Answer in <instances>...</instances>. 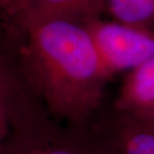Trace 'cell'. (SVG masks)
<instances>
[{
  "label": "cell",
  "instance_id": "cell-1",
  "mask_svg": "<svg viewBox=\"0 0 154 154\" xmlns=\"http://www.w3.org/2000/svg\"><path fill=\"white\" fill-rule=\"evenodd\" d=\"M26 75L57 112L81 121L97 108L110 76L85 27L64 20L36 25L21 35Z\"/></svg>",
  "mask_w": 154,
  "mask_h": 154
},
{
  "label": "cell",
  "instance_id": "cell-2",
  "mask_svg": "<svg viewBox=\"0 0 154 154\" xmlns=\"http://www.w3.org/2000/svg\"><path fill=\"white\" fill-rule=\"evenodd\" d=\"M83 26L110 77L130 71L154 57V30L101 18Z\"/></svg>",
  "mask_w": 154,
  "mask_h": 154
},
{
  "label": "cell",
  "instance_id": "cell-3",
  "mask_svg": "<svg viewBox=\"0 0 154 154\" xmlns=\"http://www.w3.org/2000/svg\"><path fill=\"white\" fill-rule=\"evenodd\" d=\"M104 0H10L1 16L18 35L41 23L64 20L80 25L101 18Z\"/></svg>",
  "mask_w": 154,
  "mask_h": 154
},
{
  "label": "cell",
  "instance_id": "cell-4",
  "mask_svg": "<svg viewBox=\"0 0 154 154\" xmlns=\"http://www.w3.org/2000/svg\"><path fill=\"white\" fill-rule=\"evenodd\" d=\"M114 108L154 121V57L127 72Z\"/></svg>",
  "mask_w": 154,
  "mask_h": 154
},
{
  "label": "cell",
  "instance_id": "cell-5",
  "mask_svg": "<svg viewBox=\"0 0 154 154\" xmlns=\"http://www.w3.org/2000/svg\"><path fill=\"white\" fill-rule=\"evenodd\" d=\"M115 112V154H154V121Z\"/></svg>",
  "mask_w": 154,
  "mask_h": 154
},
{
  "label": "cell",
  "instance_id": "cell-6",
  "mask_svg": "<svg viewBox=\"0 0 154 154\" xmlns=\"http://www.w3.org/2000/svg\"><path fill=\"white\" fill-rule=\"evenodd\" d=\"M104 7L114 21L154 30V0H104Z\"/></svg>",
  "mask_w": 154,
  "mask_h": 154
},
{
  "label": "cell",
  "instance_id": "cell-7",
  "mask_svg": "<svg viewBox=\"0 0 154 154\" xmlns=\"http://www.w3.org/2000/svg\"><path fill=\"white\" fill-rule=\"evenodd\" d=\"M0 21H1V18H0ZM13 80L14 73L10 68V65L6 63V61L0 55V101H2L3 95L13 84Z\"/></svg>",
  "mask_w": 154,
  "mask_h": 154
},
{
  "label": "cell",
  "instance_id": "cell-8",
  "mask_svg": "<svg viewBox=\"0 0 154 154\" xmlns=\"http://www.w3.org/2000/svg\"><path fill=\"white\" fill-rule=\"evenodd\" d=\"M5 132V122H4V114L1 107V101H0V140L3 137V134Z\"/></svg>",
  "mask_w": 154,
  "mask_h": 154
},
{
  "label": "cell",
  "instance_id": "cell-9",
  "mask_svg": "<svg viewBox=\"0 0 154 154\" xmlns=\"http://www.w3.org/2000/svg\"><path fill=\"white\" fill-rule=\"evenodd\" d=\"M42 154H74L71 151H68V150H64V149H57V150H51V151L42 153Z\"/></svg>",
  "mask_w": 154,
  "mask_h": 154
},
{
  "label": "cell",
  "instance_id": "cell-10",
  "mask_svg": "<svg viewBox=\"0 0 154 154\" xmlns=\"http://www.w3.org/2000/svg\"><path fill=\"white\" fill-rule=\"evenodd\" d=\"M9 2H10V0H0V15L4 11V9L9 4Z\"/></svg>",
  "mask_w": 154,
  "mask_h": 154
}]
</instances>
